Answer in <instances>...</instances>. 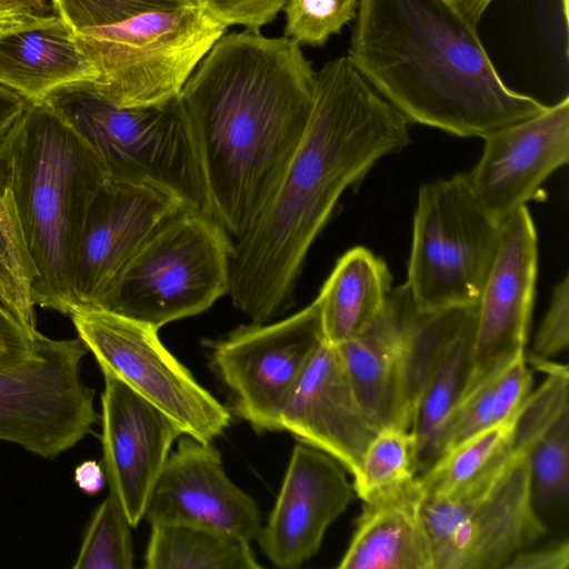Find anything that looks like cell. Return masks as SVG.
I'll use <instances>...</instances> for the list:
<instances>
[{"instance_id":"4dcf8cb0","label":"cell","mask_w":569,"mask_h":569,"mask_svg":"<svg viewBox=\"0 0 569 569\" xmlns=\"http://www.w3.org/2000/svg\"><path fill=\"white\" fill-rule=\"evenodd\" d=\"M131 528L119 500L109 492L91 517L72 568H133Z\"/></svg>"},{"instance_id":"1f68e13d","label":"cell","mask_w":569,"mask_h":569,"mask_svg":"<svg viewBox=\"0 0 569 569\" xmlns=\"http://www.w3.org/2000/svg\"><path fill=\"white\" fill-rule=\"evenodd\" d=\"M360 0H287L284 37L300 46L323 47L355 20Z\"/></svg>"},{"instance_id":"9a60e30c","label":"cell","mask_w":569,"mask_h":569,"mask_svg":"<svg viewBox=\"0 0 569 569\" xmlns=\"http://www.w3.org/2000/svg\"><path fill=\"white\" fill-rule=\"evenodd\" d=\"M480 160L467 173L485 211L498 223L536 198L569 159V98L483 138Z\"/></svg>"},{"instance_id":"f6af8a7d","label":"cell","mask_w":569,"mask_h":569,"mask_svg":"<svg viewBox=\"0 0 569 569\" xmlns=\"http://www.w3.org/2000/svg\"><path fill=\"white\" fill-rule=\"evenodd\" d=\"M10 29H11V28H10ZM6 30H8V29H6ZM1 31H4V30H0V32H1Z\"/></svg>"},{"instance_id":"9c48e42d","label":"cell","mask_w":569,"mask_h":569,"mask_svg":"<svg viewBox=\"0 0 569 569\" xmlns=\"http://www.w3.org/2000/svg\"><path fill=\"white\" fill-rule=\"evenodd\" d=\"M482 489L460 499L422 498L433 569H506L547 529L530 490L528 445Z\"/></svg>"},{"instance_id":"f35d334b","label":"cell","mask_w":569,"mask_h":569,"mask_svg":"<svg viewBox=\"0 0 569 569\" xmlns=\"http://www.w3.org/2000/svg\"><path fill=\"white\" fill-rule=\"evenodd\" d=\"M74 482L88 495L98 493L106 482L102 463L93 459L84 460L74 469Z\"/></svg>"},{"instance_id":"8fae6325","label":"cell","mask_w":569,"mask_h":569,"mask_svg":"<svg viewBox=\"0 0 569 569\" xmlns=\"http://www.w3.org/2000/svg\"><path fill=\"white\" fill-rule=\"evenodd\" d=\"M87 352L78 336L39 332L23 361L0 370V440L52 459L92 431L100 416L80 375Z\"/></svg>"},{"instance_id":"2e32d148","label":"cell","mask_w":569,"mask_h":569,"mask_svg":"<svg viewBox=\"0 0 569 569\" xmlns=\"http://www.w3.org/2000/svg\"><path fill=\"white\" fill-rule=\"evenodd\" d=\"M102 466L111 492L134 528L144 516L153 486L179 428L109 371L101 370Z\"/></svg>"},{"instance_id":"603a6c76","label":"cell","mask_w":569,"mask_h":569,"mask_svg":"<svg viewBox=\"0 0 569 569\" xmlns=\"http://www.w3.org/2000/svg\"><path fill=\"white\" fill-rule=\"evenodd\" d=\"M412 299L405 284L392 288L379 317L363 332L336 347L352 391L381 428L397 425V362Z\"/></svg>"},{"instance_id":"e575fe53","label":"cell","mask_w":569,"mask_h":569,"mask_svg":"<svg viewBox=\"0 0 569 569\" xmlns=\"http://www.w3.org/2000/svg\"><path fill=\"white\" fill-rule=\"evenodd\" d=\"M287 0H191L216 20L224 24L260 30L272 22Z\"/></svg>"},{"instance_id":"f1b7e54d","label":"cell","mask_w":569,"mask_h":569,"mask_svg":"<svg viewBox=\"0 0 569 569\" xmlns=\"http://www.w3.org/2000/svg\"><path fill=\"white\" fill-rule=\"evenodd\" d=\"M476 318L477 309L418 399L410 427L416 447L418 475L429 466L439 428L466 389L471 367Z\"/></svg>"},{"instance_id":"7a4b0ae2","label":"cell","mask_w":569,"mask_h":569,"mask_svg":"<svg viewBox=\"0 0 569 569\" xmlns=\"http://www.w3.org/2000/svg\"><path fill=\"white\" fill-rule=\"evenodd\" d=\"M315 73L293 40L246 29L223 34L179 93L212 217L230 237L249 229L295 154Z\"/></svg>"},{"instance_id":"e0dca14e","label":"cell","mask_w":569,"mask_h":569,"mask_svg":"<svg viewBox=\"0 0 569 569\" xmlns=\"http://www.w3.org/2000/svg\"><path fill=\"white\" fill-rule=\"evenodd\" d=\"M143 519L182 522L251 541L261 529L259 508L227 476L220 452L210 443L182 435L169 455L149 497Z\"/></svg>"},{"instance_id":"ffe728a7","label":"cell","mask_w":569,"mask_h":569,"mask_svg":"<svg viewBox=\"0 0 569 569\" xmlns=\"http://www.w3.org/2000/svg\"><path fill=\"white\" fill-rule=\"evenodd\" d=\"M97 78L76 33L57 14L0 32V86L27 101H42L62 86Z\"/></svg>"},{"instance_id":"836d02e7","label":"cell","mask_w":569,"mask_h":569,"mask_svg":"<svg viewBox=\"0 0 569 569\" xmlns=\"http://www.w3.org/2000/svg\"><path fill=\"white\" fill-rule=\"evenodd\" d=\"M33 284V276L20 262L0 231V307L28 331L36 333Z\"/></svg>"},{"instance_id":"7c38bea8","label":"cell","mask_w":569,"mask_h":569,"mask_svg":"<svg viewBox=\"0 0 569 569\" xmlns=\"http://www.w3.org/2000/svg\"><path fill=\"white\" fill-rule=\"evenodd\" d=\"M323 341L315 299L288 318L241 326L210 342V366L238 417L258 432L279 431L281 410Z\"/></svg>"},{"instance_id":"ac0fdd59","label":"cell","mask_w":569,"mask_h":569,"mask_svg":"<svg viewBox=\"0 0 569 569\" xmlns=\"http://www.w3.org/2000/svg\"><path fill=\"white\" fill-rule=\"evenodd\" d=\"M352 497L346 469L326 452L298 441L273 509L257 536L262 552L276 567H299L318 552L327 529Z\"/></svg>"},{"instance_id":"277c9868","label":"cell","mask_w":569,"mask_h":569,"mask_svg":"<svg viewBox=\"0 0 569 569\" xmlns=\"http://www.w3.org/2000/svg\"><path fill=\"white\" fill-rule=\"evenodd\" d=\"M108 180L90 147L44 100L26 108L0 142L8 190L38 272L36 306L70 316L74 260L91 203Z\"/></svg>"},{"instance_id":"83f0119b","label":"cell","mask_w":569,"mask_h":569,"mask_svg":"<svg viewBox=\"0 0 569 569\" xmlns=\"http://www.w3.org/2000/svg\"><path fill=\"white\" fill-rule=\"evenodd\" d=\"M144 555L148 569L261 568L250 541L211 528L182 523L150 525Z\"/></svg>"},{"instance_id":"60d3db41","label":"cell","mask_w":569,"mask_h":569,"mask_svg":"<svg viewBox=\"0 0 569 569\" xmlns=\"http://www.w3.org/2000/svg\"><path fill=\"white\" fill-rule=\"evenodd\" d=\"M47 0H0V11L18 12L27 16H44Z\"/></svg>"},{"instance_id":"d6986e66","label":"cell","mask_w":569,"mask_h":569,"mask_svg":"<svg viewBox=\"0 0 569 569\" xmlns=\"http://www.w3.org/2000/svg\"><path fill=\"white\" fill-rule=\"evenodd\" d=\"M278 426L332 457L352 478L380 429L358 402L336 347L325 341L283 406Z\"/></svg>"},{"instance_id":"ba28073f","label":"cell","mask_w":569,"mask_h":569,"mask_svg":"<svg viewBox=\"0 0 569 569\" xmlns=\"http://www.w3.org/2000/svg\"><path fill=\"white\" fill-rule=\"evenodd\" d=\"M499 231L467 173L422 184L403 283L416 308L430 312L478 303Z\"/></svg>"},{"instance_id":"cb8c5ba5","label":"cell","mask_w":569,"mask_h":569,"mask_svg":"<svg viewBox=\"0 0 569 569\" xmlns=\"http://www.w3.org/2000/svg\"><path fill=\"white\" fill-rule=\"evenodd\" d=\"M391 282L386 262L367 248L341 256L316 298L325 342L337 346L371 326L387 303Z\"/></svg>"},{"instance_id":"ee69618b","label":"cell","mask_w":569,"mask_h":569,"mask_svg":"<svg viewBox=\"0 0 569 569\" xmlns=\"http://www.w3.org/2000/svg\"><path fill=\"white\" fill-rule=\"evenodd\" d=\"M453 1L458 2V1H460V0H453Z\"/></svg>"},{"instance_id":"3957f363","label":"cell","mask_w":569,"mask_h":569,"mask_svg":"<svg viewBox=\"0 0 569 569\" xmlns=\"http://www.w3.org/2000/svg\"><path fill=\"white\" fill-rule=\"evenodd\" d=\"M453 0H360L348 54L409 122L486 136L548 106L508 87Z\"/></svg>"},{"instance_id":"7402d4cb","label":"cell","mask_w":569,"mask_h":569,"mask_svg":"<svg viewBox=\"0 0 569 569\" xmlns=\"http://www.w3.org/2000/svg\"><path fill=\"white\" fill-rule=\"evenodd\" d=\"M418 479L363 501L340 569H433L430 541L421 518Z\"/></svg>"},{"instance_id":"484cf974","label":"cell","mask_w":569,"mask_h":569,"mask_svg":"<svg viewBox=\"0 0 569 569\" xmlns=\"http://www.w3.org/2000/svg\"><path fill=\"white\" fill-rule=\"evenodd\" d=\"M519 411L465 439L420 472L417 479L423 497L460 499L486 487L518 449Z\"/></svg>"},{"instance_id":"44dd1931","label":"cell","mask_w":569,"mask_h":569,"mask_svg":"<svg viewBox=\"0 0 569 569\" xmlns=\"http://www.w3.org/2000/svg\"><path fill=\"white\" fill-rule=\"evenodd\" d=\"M545 381L527 397L518 433L528 442L530 490L535 509L567 501L569 491V370L541 360Z\"/></svg>"},{"instance_id":"b9f144b4","label":"cell","mask_w":569,"mask_h":569,"mask_svg":"<svg viewBox=\"0 0 569 569\" xmlns=\"http://www.w3.org/2000/svg\"><path fill=\"white\" fill-rule=\"evenodd\" d=\"M491 1L492 0H460L457 4L465 14L477 24ZM561 3L563 4L562 9L567 10L569 8V0H561Z\"/></svg>"},{"instance_id":"4316f807","label":"cell","mask_w":569,"mask_h":569,"mask_svg":"<svg viewBox=\"0 0 569 569\" xmlns=\"http://www.w3.org/2000/svg\"><path fill=\"white\" fill-rule=\"evenodd\" d=\"M531 387L532 372L526 353L481 380L461 397L441 423L429 466L465 439L513 416Z\"/></svg>"},{"instance_id":"8d00e7d4","label":"cell","mask_w":569,"mask_h":569,"mask_svg":"<svg viewBox=\"0 0 569 569\" xmlns=\"http://www.w3.org/2000/svg\"><path fill=\"white\" fill-rule=\"evenodd\" d=\"M569 545L567 541L538 550H523L516 555L506 569H567Z\"/></svg>"},{"instance_id":"5bb4252c","label":"cell","mask_w":569,"mask_h":569,"mask_svg":"<svg viewBox=\"0 0 569 569\" xmlns=\"http://www.w3.org/2000/svg\"><path fill=\"white\" fill-rule=\"evenodd\" d=\"M184 210L190 209L163 188L108 179L91 203L79 242L72 274L76 308L101 309L142 242Z\"/></svg>"},{"instance_id":"d590c367","label":"cell","mask_w":569,"mask_h":569,"mask_svg":"<svg viewBox=\"0 0 569 569\" xmlns=\"http://www.w3.org/2000/svg\"><path fill=\"white\" fill-rule=\"evenodd\" d=\"M569 343V278L558 282L548 310L537 330L533 355L548 358L568 348Z\"/></svg>"},{"instance_id":"6da1fadb","label":"cell","mask_w":569,"mask_h":569,"mask_svg":"<svg viewBox=\"0 0 569 569\" xmlns=\"http://www.w3.org/2000/svg\"><path fill=\"white\" fill-rule=\"evenodd\" d=\"M408 124L347 57L315 73L305 134L273 194L232 246L228 295L252 323L292 306L308 250L340 196L410 143Z\"/></svg>"},{"instance_id":"7bdbcfd3","label":"cell","mask_w":569,"mask_h":569,"mask_svg":"<svg viewBox=\"0 0 569 569\" xmlns=\"http://www.w3.org/2000/svg\"><path fill=\"white\" fill-rule=\"evenodd\" d=\"M32 18H34V17L18 13V12L0 11V30H6V29H10V28L20 26V24L29 21Z\"/></svg>"},{"instance_id":"d6a6232c","label":"cell","mask_w":569,"mask_h":569,"mask_svg":"<svg viewBox=\"0 0 569 569\" xmlns=\"http://www.w3.org/2000/svg\"><path fill=\"white\" fill-rule=\"evenodd\" d=\"M58 17L76 33L116 24L139 14L192 6L191 0H51ZM194 6V4H193Z\"/></svg>"},{"instance_id":"52a82bcc","label":"cell","mask_w":569,"mask_h":569,"mask_svg":"<svg viewBox=\"0 0 569 569\" xmlns=\"http://www.w3.org/2000/svg\"><path fill=\"white\" fill-rule=\"evenodd\" d=\"M227 27L197 6L139 14L76 32L98 78L96 90L121 107L170 102Z\"/></svg>"},{"instance_id":"4fadbf2b","label":"cell","mask_w":569,"mask_h":569,"mask_svg":"<svg viewBox=\"0 0 569 569\" xmlns=\"http://www.w3.org/2000/svg\"><path fill=\"white\" fill-rule=\"evenodd\" d=\"M537 271V232L530 212L522 206L500 223L498 247L477 303L471 367L463 395L526 353Z\"/></svg>"},{"instance_id":"8992f818","label":"cell","mask_w":569,"mask_h":569,"mask_svg":"<svg viewBox=\"0 0 569 569\" xmlns=\"http://www.w3.org/2000/svg\"><path fill=\"white\" fill-rule=\"evenodd\" d=\"M232 246L213 217L184 210L142 242L101 309L158 330L199 315L228 295Z\"/></svg>"},{"instance_id":"f546056e","label":"cell","mask_w":569,"mask_h":569,"mask_svg":"<svg viewBox=\"0 0 569 569\" xmlns=\"http://www.w3.org/2000/svg\"><path fill=\"white\" fill-rule=\"evenodd\" d=\"M417 476L416 447L410 430L387 425L368 445L352 487L362 501H368L410 485Z\"/></svg>"},{"instance_id":"5b68a950","label":"cell","mask_w":569,"mask_h":569,"mask_svg":"<svg viewBox=\"0 0 569 569\" xmlns=\"http://www.w3.org/2000/svg\"><path fill=\"white\" fill-rule=\"evenodd\" d=\"M178 98V97H177ZM149 107H121L79 81L44 101L94 150L108 179L144 181L212 217L192 134L178 99Z\"/></svg>"},{"instance_id":"74e56055","label":"cell","mask_w":569,"mask_h":569,"mask_svg":"<svg viewBox=\"0 0 569 569\" xmlns=\"http://www.w3.org/2000/svg\"><path fill=\"white\" fill-rule=\"evenodd\" d=\"M27 100L10 89L0 86V142L23 112Z\"/></svg>"},{"instance_id":"d4e9b609","label":"cell","mask_w":569,"mask_h":569,"mask_svg":"<svg viewBox=\"0 0 569 569\" xmlns=\"http://www.w3.org/2000/svg\"><path fill=\"white\" fill-rule=\"evenodd\" d=\"M477 303L438 311H419L413 301L406 317L397 362V423L409 429L418 399Z\"/></svg>"},{"instance_id":"30bf717a","label":"cell","mask_w":569,"mask_h":569,"mask_svg":"<svg viewBox=\"0 0 569 569\" xmlns=\"http://www.w3.org/2000/svg\"><path fill=\"white\" fill-rule=\"evenodd\" d=\"M70 317L100 369L159 409L182 435L211 442L229 427V409L163 346L158 329L97 308L79 307Z\"/></svg>"},{"instance_id":"ab89813d","label":"cell","mask_w":569,"mask_h":569,"mask_svg":"<svg viewBox=\"0 0 569 569\" xmlns=\"http://www.w3.org/2000/svg\"><path fill=\"white\" fill-rule=\"evenodd\" d=\"M33 345L28 346L18 343L0 336V370L10 368L23 361L30 355Z\"/></svg>"}]
</instances>
